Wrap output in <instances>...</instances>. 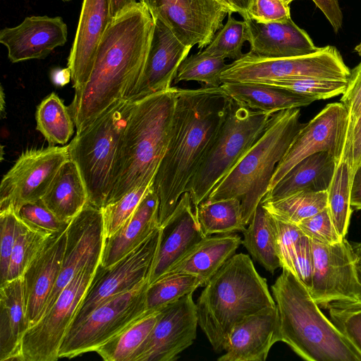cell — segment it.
Returning <instances> with one entry per match:
<instances>
[{
	"mask_svg": "<svg viewBox=\"0 0 361 361\" xmlns=\"http://www.w3.org/2000/svg\"><path fill=\"white\" fill-rule=\"evenodd\" d=\"M283 3H285L287 5H289L290 2H292L294 0H281Z\"/></svg>",
	"mask_w": 361,
	"mask_h": 361,
	"instance_id": "60",
	"label": "cell"
},
{
	"mask_svg": "<svg viewBox=\"0 0 361 361\" xmlns=\"http://www.w3.org/2000/svg\"><path fill=\"white\" fill-rule=\"evenodd\" d=\"M246 25L250 53L265 58H286L312 54L319 49L305 30L291 18L263 23L247 18Z\"/></svg>",
	"mask_w": 361,
	"mask_h": 361,
	"instance_id": "25",
	"label": "cell"
},
{
	"mask_svg": "<svg viewBox=\"0 0 361 361\" xmlns=\"http://www.w3.org/2000/svg\"><path fill=\"white\" fill-rule=\"evenodd\" d=\"M282 269L271 286L281 341L307 361H361V353L323 314L307 286Z\"/></svg>",
	"mask_w": 361,
	"mask_h": 361,
	"instance_id": "5",
	"label": "cell"
},
{
	"mask_svg": "<svg viewBox=\"0 0 361 361\" xmlns=\"http://www.w3.org/2000/svg\"><path fill=\"white\" fill-rule=\"evenodd\" d=\"M176 97V87L172 86L133 101L106 204L154 182L170 141Z\"/></svg>",
	"mask_w": 361,
	"mask_h": 361,
	"instance_id": "3",
	"label": "cell"
},
{
	"mask_svg": "<svg viewBox=\"0 0 361 361\" xmlns=\"http://www.w3.org/2000/svg\"><path fill=\"white\" fill-rule=\"evenodd\" d=\"M53 82L57 86H64L71 80L70 69L67 67L63 69L55 70L51 75Z\"/></svg>",
	"mask_w": 361,
	"mask_h": 361,
	"instance_id": "54",
	"label": "cell"
},
{
	"mask_svg": "<svg viewBox=\"0 0 361 361\" xmlns=\"http://www.w3.org/2000/svg\"><path fill=\"white\" fill-rule=\"evenodd\" d=\"M154 30V20L140 1L113 17L90 78L69 106L76 133L116 102L128 99L142 75Z\"/></svg>",
	"mask_w": 361,
	"mask_h": 361,
	"instance_id": "1",
	"label": "cell"
},
{
	"mask_svg": "<svg viewBox=\"0 0 361 361\" xmlns=\"http://www.w3.org/2000/svg\"><path fill=\"white\" fill-rule=\"evenodd\" d=\"M104 241L101 209L88 202L71 220L66 230L61 269L44 314L78 271L89 262L101 260Z\"/></svg>",
	"mask_w": 361,
	"mask_h": 361,
	"instance_id": "18",
	"label": "cell"
},
{
	"mask_svg": "<svg viewBox=\"0 0 361 361\" xmlns=\"http://www.w3.org/2000/svg\"><path fill=\"white\" fill-rule=\"evenodd\" d=\"M353 136L350 132L343 156L337 162L334 174L327 190V208L338 234L345 238L348 233L353 207L350 204L353 178Z\"/></svg>",
	"mask_w": 361,
	"mask_h": 361,
	"instance_id": "32",
	"label": "cell"
},
{
	"mask_svg": "<svg viewBox=\"0 0 361 361\" xmlns=\"http://www.w3.org/2000/svg\"><path fill=\"white\" fill-rule=\"evenodd\" d=\"M136 2V0H110L112 17Z\"/></svg>",
	"mask_w": 361,
	"mask_h": 361,
	"instance_id": "56",
	"label": "cell"
},
{
	"mask_svg": "<svg viewBox=\"0 0 361 361\" xmlns=\"http://www.w3.org/2000/svg\"><path fill=\"white\" fill-rule=\"evenodd\" d=\"M228 14L225 25L214 35L212 42L202 51L208 56L237 60L244 54L242 49L247 41L246 25L244 20H238Z\"/></svg>",
	"mask_w": 361,
	"mask_h": 361,
	"instance_id": "41",
	"label": "cell"
},
{
	"mask_svg": "<svg viewBox=\"0 0 361 361\" xmlns=\"http://www.w3.org/2000/svg\"><path fill=\"white\" fill-rule=\"evenodd\" d=\"M300 108L274 114L260 137L214 188L206 200L236 198L248 225L269 186L276 168L304 126Z\"/></svg>",
	"mask_w": 361,
	"mask_h": 361,
	"instance_id": "6",
	"label": "cell"
},
{
	"mask_svg": "<svg viewBox=\"0 0 361 361\" xmlns=\"http://www.w3.org/2000/svg\"><path fill=\"white\" fill-rule=\"evenodd\" d=\"M152 184H145L135 188L117 201L100 209L105 238L112 236L133 215Z\"/></svg>",
	"mask_w": 361,
	"mask_h": 361,
	"instance_id": "44",
	"label": "cell"
},
{
	"mask_svg": "<svg viewBox=\"0 0 361 361\" xmlns=\"http://www.w3.org/2000/svg\"><path fill=\"white\" fill-rule=\"evenodd\" d=\"M159 231L149 284L166 275L207 237L200 226L188 192L181 195L173 212L159 226Z\"/></svg>",
	"mask_w": 361,
	"mask_h": 361,
	"instance_id": "19",
	"label": "cell"
},
{
	"mask_svg": "<svg viewBox=\"0 0 361 361\" xmlns=\"http://www.w3.org/2000/svg\"><path fill=\"white\" fill-rule=\"evenodd\" d=\"M68 39V26L60 16H32L0 31V42L11 63L42 59Z\"/></svg>",
	"mask_w": 361,
	"mask_h": 361,
	"instance_id": "20",
	"label": "cell"
},
{
	"mask_svg": "<svg viewBox=\"0 0 361 361\" xmlns=\"http://www.w3.org/2000/svg\"><path fill=\"white\" fill-rule=\"evenodd\" d=\"M70 159L68 145L25 150L4 176L0 185V211L41 200L55 175Z\"/></svg>",
	"mask_w": 361,
	"mask_h": 361,
	"instance_id": "12",
	"label": "cell"
},
{
	"mask_svg": "<svg viewBox=\"0 0 361 361\" xmlns=\"http://www.w3.org/2000/svg\"><path fill=\"white\" fill-rule=\"evenodd\" d=\"M258 82L287 90L312 97L315 100H320L342 94L345 90L348 80L317 78H294L269 80Z\"/></svg>",
	"mask_w": 361,
	"mask_h": 361,
	"instance_id": "42",
	"label": "cell"
},
{
	"mask_svg": "<svg viewBox=\"0 0 361 361\" xmlns=\"http://www.w3.org/2000/svg\"><path fill=\"white\" fill-rule=\"evenodd\" d=\"M313 254L311 239L303 235L298 240L293 254L294 274L311 288L313 274Z\"/></svg>",
	"mask_w": 361,
	"mask_h": 361,
	"instance_id": "50",
	"label": "cell"
},
{
	"mask_svg": "<svg viewBox=\"0 0 361 361\" xmlns=\"http://www.w3.org/2000/svg\"><path fill=\"white\" fill-rule=\"evenodd\" d=\"M324 14L335 33H338L343 25V13L338 0H312Z\"/></svg>",
	"mask_w": 361,
	"mask_h": 361,
	"instance_id": "52",
	"label": "cell"
},
{
	"mask_svg": "<svg viewBox=\"0 0 361 361\" xmlns=\"http://www.w3.org/2000/svg\"><path fill=\"white\" fill-rule=\"evenodd\" d=\"M355 51L361 56V42L355 47Z\"/></svg>",
	"mask_w": 361,
	"mask_h": 361,
	"instance_id": "58",
	"label": "cell"
},
{
	"mask_svg": "<svg viewBox=\"0 0 361 361\" xmlns=\"http://www.w3.org/2000/svg\"><path fill=\"white\" fill-rule=\"evenodd\" d=\"M35 119L37 130L51 145H65L73 134L75 123L69 107L54 92L38 105Z\"/></svg>",
	"mask_w": 361,
	"mask_h": 361,
	"instance_id": "36",
	"label": "cell"
},
{
	"mask_svg": "<svg viewBox=\"0 0 361 361\" xmlns=\"http://www.w3.org/2000/svg\"><path fill=\"white\" fill-rule=\"evenodd\" d=\"M195 212L206 236L243 233L246 228L240 202L236 198L205 200L195 208Z\"/></svg>",
	"mask_w": 361,
	"mask_h": 361,
	"instance_id": "34",
	"label": "cell"
},
{
	"mask_svg": "<svg viewBox=\"0 0 361 361\" xmlns=\"http://www.w3.org/2000/svg\"><path fill=\"white\" fill-rule=\"evenodd\" d=\"M297 226L305 235L324 244H335L343 240L336 231L327 207L302 220Z\"/></svg>",
	"mask_w": 361,
	"mask_h": 361,
	"instance_id": "47",
	"label": "cell"
},
{
	"mask_svg": "<svg viewBox=\"0 0 361 361\" xmlns=\"http://www.w3.org/2000/svg\"><path fill=\"white\" fill-rule=\"evenodd\" d=\"M198 317L192 293L164 307L151 332L129 361H174L197 336Z\"/></svg>",
	"mask_w": 361,
	"mask_h": 361,
	"instance_id": "17",
	"label": "cell"
},
{
	"mask_svg": "<svg viewBox=\"0 0 361 361\" xmlns=\"http://www.w3.org/2000/svg\"><path fill=\"white\" fill-rule=\"evenodd\" d=\"M231 102L220 86L176 87L170 141L153 182L159 200V226L186 192L224 122Z\"/></svg>",
	"mask_w": 361,
	"mask_h": 361,
	"instance_id": "2",
	"label": "cell"
},
{
	"mask_svg": "<svg viewBox=\"0 0 361 361\" xmlns=\"http://www.w3.org/2000/svg\"><path fill=\"white\" fill-rule=\"evenodd\" d=\"M350 70L336 47L327 45L312 54L286 58L259 57L250 52L227 64L224 82H258L294 78L348 80Z\"/></svg>",
	"mask_w": 361,
	"mask_h": 361,
	"instance_id": "9",
	"label": "cell"
},
{
	"mask_svg": "<svg viewBox=\"0 0 361 361\" xmlns=\"http://www.w3.org/2000/svg\"><path fill=\"white\" fill-rule=\"evenodd\" d=\"M195 304L198 325L216 353L225 350L236 324L276 306L267 280L244 253L235 254L223 265L206 284Z\"/></svg>",
	"mask_w": 361,
	"mask_h": 361,
	"instance_id": "4",
	"label": "cell"
},
{
	"mask_svg": "<svg viewBox=\"0 0 361 361\" xmlns=\"http://www.w3.org/2000/svg\"><path fill=\"white\" fill-rule=\"evenodd\" d=\"M233 6L236 9L243 19L248 18L249 11L252 6L255 0H230Z\"/></svg>",
	"mask_w": 361,
	"mask_h": 361,
	"instance_id": "55",
	"label": "cell"
},
{
	"mask_svg": "<svg viewBox=\"0 0 361 361\" xmlns=\"http://www.w3.org/2000/svg\"><path fill=\"white\" fill-rule=\"evenodd\" d=\"M18 216L13 208L0 211V277L7 279L10 258L17 235Z\"/></svg>",
	"mask_w": 361,
	"mask_h": 361,
	"instance_id": "48",
	"label": "cell"
},
{
	"mask_svg": "<svg viewBox=\"0 0 361 361\" xmlns=\"http://www.w3.org/2000/svg\"><path fill=\"white\" fill-rule=\"evenodd\" d=\"M336 164L335 159L326 152L307 157L293 166L261 202L276 201L301 191L327 190Z\"/></svg>",
	"mask_w": 361,
	"mask_h": 361,
	"instance_id": "28",
	"label": "cell"
},
{
	"mask_svg": "<svg viewBox=\"0 0 361 361\" xmlns=\"http://www.w3.org/2000/svg\"><path fill=\"white\" fill-rule=\"evenodd\" d=\"M202 286L200 280L187 274H166L148 285L146 293L147 312L160 310Z\"/></svg>",
	"mask_w": 361,
	"mask_h": 361,
	"instance_id": "39",
	"label": "cell"
},
{
	"mask_svg": "<svg viewBox=\"0 0 361 361\" xmlns=\"http://www.w3.org/2000/svg\"><path fill=\"white\" fill-rule=\"evenodd\" d=\"M101 260L89 262L62 290L43 317L26 331L21 361H55Z\"/></svg>",
	"mask_w": 361,
	"mask_h": 361,
	"instance_id": "11",
	"label": "cell"
},
{
	"mask_svg": "<svg viewBox=\"0 0 361 361\" xmlns=\"http://www.w3.org/2000/svg\"><path fill=\"white\" fill-rule=\"evenodd\" d=\"M63 1H65V2H67V1H70L71 0H62Z\"/></svg>",
	"mask_w": 361,
	"mask_h": 361,
	"instance_id": "61",
	"label": "cell"
},
{
	"mask_svg": "<svg viewBox=\"0 0 361 361\" xmlns=\"http://www.w3.org/2000/svg\"><path fill=\"white\" fill-rule=\"evenodd\" d=\"M281 341L276 307L263 309L236 324L232 329L219 361H264L271 348Z\"/></svg>",
	"mask_w": 361,
	"mask_h": 361,
	"instance_id": "24",
	"label": "cell"
},
{
	"mask_svg": "<svg viewBox=\"0 0 361 361\" xmlns=\"http://www.w3.org/2000/svg\"><path fill=\"white\" fill-rule=\"evenodd\" d=\"M112 18L110 0H83L67 63L75 93L87 82L99 44Z\"/></svg>",
	"mask_w": 361,
	"mask_h": 361,
	"instance_id": "21",
	"label": "cell"
},
{
	"mask_svg": "<svg viewBox=\"0 0 361 361\" xmlns=\"http://www.w3.org/2000/svg\"><path fill=\"white\" fill-rule=\"evenodd\" d=\"M191 48L181 42L163 22L155 19L153 37L142 75L128 99L134 101L171 87L178 69Z\"/></svg>",
	"mask_w": 361,
	"mask_h": 361,
	"instance_id": "22",
	"label": "cell"
},
{
	"mask_svg": "<svg viewBox=\"0 0 361 361\" xmlns=\"http://www.w3.org/2000/svg\"><path fill=\"white\" fill-rule=\"evenodd\" d=\"M159 234L158 228L142 243L109 267L99 264L70 329L110 298L128 291L145 281L149 282Z\"/></svg>",
	"mask_w": 361,
	"mask_h": 361,
	"instance_id": "15",
	"label": "cell"
},
{
	"mask_svg": "<svg viewBox=\"0 0 361 361\" xmlns=\"http://www.w3.org/2000/svg\"><path fill=\"white\" fill-rule=\"evenodd\" d=\"M218 1L228 9V11H229V13H237L236 9L233 6L230 0H218Z\"/></svg>",
	"mask_w": 361,
	"mask_h": 361,
	"instance_id": "57",
	"label": "cell"
},
{
	"mask_svg": "<svg viewBox=\"0 0 361 361\" xmlns=\"http://www.w3.org/2000/svg\"><path fill=\"white\" fill-rule=\"evenodd\" d=\"M145 281L118 294L94 309L70 329L59 351V358H73L97 350L147 312Z\"/></svg>",
	"mask_w": 361,
	"mask_h": 361,
	"instance_id": "10",
	"label": "cell"
},
{
	"mask_svg": "<svg viewBox=\"0 0 361 361\" xmlns=\"http://www.w3.org/2000/svg\"><path fill=\"white\" fill-rule=\"evenodd\" d=\"M273 114L251 109L231 99L224 122L186 192L194 209L260 137Z\"/></svg>",
	"mask_w": 361,
	"mask_h": 361,
	"instance_id": "8",
	"label": "cell"
},
{
	"mask_svg": "<svg viewBox=\"0 0 361 361\" xmlns=\"http://www.w3.org/2000/svg\"><path fill=\"white\" fill-rule=\"evenodd\" d=\"M159 207L152 184L133 215L112 236L105 238L100 262L103 267L117 262L159 228Z\"/></svg>",
	"mask_w": 361,
	"mask_h": 361,
	"instance_id": "26",
	"label": "cell"
},
{
	"mask_svg": "<svg viewBox=\"0 0 361 361\" xmlns=\"http://www.w3.org/2000/svg\"><path fill=\"white\" fill-rule=\"evenodd\" d=\"M133 101H118L87 126L68 145L88 193L89 203L101 209L111 194L123 133Z\"/></svg>",
	"mask_w": 361,
	"mask_h": 361,
	"instance_id": "7",
	"label": "cell"
},
{
	"mask_svg": "<svg viewBox=\"0 0 361 361\" xmlns=\"http://www.w3.org/2000/svg\"><path fill=\"white\" fill-rule=\"evenodd\" d=\"M243 233L242 244L267 271L274 274L282 267L274 219L261 203Z\"/></svg>",
	"mask_w": 361,
	"mask_h": 361,
	"instance_id": "33",
	"label": "cell"
},
{
	"mask_svg": "<svg viewBox=\"0 0 361 361\" xmlns=\"http://www.w3.org/2000/svg\"><path fill=\"white\" fill-rule=\"evenodd\" d=\"M30 326L23 277L1 283L0 361H21L23 339Z\"/></svg>",
	"mask_w": 361,
	"mask_h": 361,
	"instance_id": "27",
	"label": "cell"
},
{
	"mask_svg": "<svg viewBox=\"0 0 361 361\" xmlns=\"http://www.w3.org/2000/svg\"><path fill=\"white\" fill-rule=\"evenodd\" d=\"M226 66L225 59L205 55L200 51L181 63L173 82L192 80L202 86L219 87L222 84L220 74Z\"/></svg>",
	"mask_w": 361,
	"mask_h": 361,
	"instance_id": "40",
	"label": "cell"
},
{
	"mask_svg": "<svg viewBox=\"0 0 361 361\" xmlns=\"http://www.w3.org/2000/svg\"><path fill=\"white\" fill-rule=\"evenodd\" d=\"M16 212L29 225L51 233L66 230L70 224L60 220L42 199L23 204Z\"/></svg>",
	"mask_w": 361,
	"mask_h": 361,
	"instance_id": "46",
	"label": "cell"
},
{
	"mask_svg": "<svg viewBox=\"0 0 361 361\" xmlns=\"http://www.w3.org/2000/svg\"><path fill=\"white\" fill-rule=\"evenodd\" d=\"M42 200L60 220L67 223L89 202L87 188L73 160L69 159L60 167Z\"/></svg>",
	"mask_w": 361,
	"mask_h": 361,
	"instance_id": "31",
	"label": "cell"
},
{
	"mask_svg": "<svg viewBox=\"0 0 361 361\" xmlns=\"http://www.w3.org/2000/svg\"><path fill=\"white\" fill-rule=\"evenodd\" d=\"M241 243V238L235 233L207 236L167 274H187L195 276L204 287L235 254Z\"/></svg>",
	"mask_w": 361,
	"mask_h": 361,
	"instance_id": "29",
	"label": "cell"
},
{
	"mask_svg": "<svg viewBox=\"0 0 361 361\" xmlns=\"http://www.w3.org/2000/svg\"><path fill=\"white\" fill-rule=\"evenodd\" d=\"M272 217L276 233L281 268L286 269L294 274L293 264L294 250L298 240L304 233L296 224L280 221L274 216Z\"/></svg>",
	"mask_w": 361,
	"mask_h": 361,
	"instance_id": "49",
	"label": "cell"
},
{
	"mask_svg": "<svg viewBox=\"0 0 361 361\" xmlns=\"http://www.w3.org/2000/svg\"><path fill=\"white\" fill-rule=\"evenodd\" d=\"M341 103L346 109L353 134V175L361 156V62L350 71Z\"/></svg>",
	"mask_w": 361,
	"mask_h": 361,
	"instance_id": "43",
	"label": "cell"
},
{
	"mask_svg": "<svg viewBox=\"0 0 361 361\" xmlns=\"http://www.w3.org/2000/svg\"><path fill=\"white\" fill-rule=\"evenodd\" d=\"M351 207L355 209H361V162L355 171L350 195Z\"/></svg>",
	"mask_w": 361,
	"mask_h": 361,
	"instance_id": "53",
	"label": "cell"
},
{
	"mask_svg": "<svg viewBox=\"0 0 361 361\" xmlns=\"http://www.w3.org/2000/svg\"><path fill=\"white\" fill-rule=\"evenodd\" d=\"M261 204L279 220L297 225L302 220L327 207V190L301 191L276 201Z\"/></svg>",
	"mask_w": 361,
	"mask_h": 361,
	"instance_id": "37",
	"label": "cell"
},
{
	"mask_svg": "<svg viewBox=\"0 0 361 361\" xmlns=\"http://www.w3.org/2000/svg\"><path fill=\"white\" fill-rule=\"evenodd\" d=\"M52 234L32 226L18 217L17 235L10 258L6 281L23 275Z\"/></svg>",
	"mask_w": 361,
	"mask_h": 361,
	"instance_id": "38",
	"label": "cell"
},
{
	"mask_svg": "<svg viewBox=\"0 0 361 361\" xmlns=\"http://www.w3.org/2000/svg\"><path fill=\"white\" fill-rule=\"evenodd\" d=\"M357 274H358L360 281H361V262L357 266Z\"/></svg>",
	"mask_w": 361,
	"mask_h": 361,
	"instance_id": "59",
	"label": "cell"
},
{
	"mask_svg": "<svg viewBox=\"0 0 361 361\" xmlns=\"http://www.w3.org/2000/svg\"><path fill=\"white\" fill-rule=\"evenodd\" d=\"M161 309L147 312L106 341L96 352L106 361H129L154 326Z\"/></svg>",
	"mask_w": 361,
	"mask_h": 361,
	"instance_id": "35",
	"label": "cell"
},
{
	"mask_svg": "<svg viewBox=\"0 0 361 361\" xmlns=\"http://www.w3.org/2000/svg\"><path fill=\"white\" fill-rule=\"evenodd\" d=\"M248 18L263 23L282 21L290 18V6L281 0H255Z\"/></svg>",
	"mask_w": 361,
	"mask_h": 361,
	"instance_id": "51",
	"label": "cell"
},
{
	"mask_svg": "<svg viewBox=\"0 0 361 361\" xmlns=\"http://www.w3.org/2000/svg\"><path fill=\"white\" fill-rule=\"evenodd\" d=\"M330 320L361 353V301H336L329 303Z\"/></svg>",
	"mask_w": 361,
	"mask_h": 361,
	"instance_id": "45",
	"label": "cell"
},
{
	"mask_svg": "<svg viewBox=\"0 0 361 361\" xmlns=\"http://www.w3.org/2000/svg\"><path fill=\"white\" fill-rule=\"evenodd\" d=\"M221 90L233 101L269 114L306 106L314 99L259 82H224Z\"/></svg>",
	"mask_w": 361,
	"mask_h": 361,
	"instance_id": "30",
	"label": "cell"
},
{
	"mask_svg": "<svg viewBox=\"0 0 361 361\" xmlns=\"http://www.w3.org/2000/svg\"><path fill=\"white\" fill-rule=\"evenodd\" d=\"M349 133V116L345 106L341 102L326 106L297 133L276 168L268 192L308 156L326 152L338 162L345 151Z\"/></svg>",
	"mask_w": 361,
	"mask_h": 361,
	"instance_id": "13",
	"label": "cell"
},
{
	"mask_svg": "<svg viewBox=\"0 0 361 361\" xmlns=\"http://www.w3.org/2000/svg\"><path fill=\"white\" fill-rule=\"evenodd\" d=\"M361 162V156H360V163Z\"/></svg>",
	"mask_w": 361,
	"mask_h": 361,
	"instance_id": "62",
	"label": "cell"
},
{
	"mask_svg": "<svg viewBox=\"0 0 361 361\" xmlns=\"http://www.w3.org/2000/svg\"><path fill=\"white\" fill-rule=\"evenodd\" d=\"M313 274L310 294L320 307L336 301H361L359 279L350 242L335 244L312 240Z\"/></svg>",
	"mask_w": 361,
	"mask_h": 361,
	"instance_id": "14",
	"label": "cell"
},
{
	"mask_svg": "<svg viewBox=\"0 0 361 361\" xmlns=\"http://www.w3.org/2000/svg\"><path fill=\"white\" fill-rule=\"evenodd\" d=\"M184 44L206 47L229 13L218 0H140Z\"/></svg>",
	"mask_w": 361,
	"mask_h": 361,
	"instance_id": "16",
	"label": "cell"
},
{
	"mask_svg": "<svg viewBox=\"0 0 361 361\" xmlns=\"http://www.w3.org/2000/svg\"><path fill=\"white\" fill-rule=\"evenodd\" d=\"M66 230L53 233L49 238L22 276L26 314L30 326L42 317L59 276L66 243Z\"/></svg>",
	"mask_w": 361,
	"mask_h": 361,
	"instance_id": "23",
	"label": "cell"
}]
</instances>
